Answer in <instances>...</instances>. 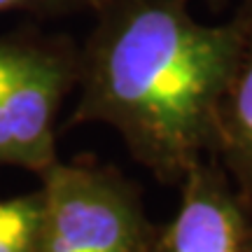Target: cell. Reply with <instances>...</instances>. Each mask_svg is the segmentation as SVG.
<instances>
[{
  "label": "cell",
  "mask_w": 252,
  "mask_h": 252,
  "mask_svg": "<svg viewBox=\"0 0 252 252\" xmlns=\"http://www.w3.org/2000/svg\"><path fill=\"white\" fill-rule=\"evenodd\" d=\"M68 126L108 124L159 182L180 185L210 157L215 112L241 21L201 24L187 0H94Z\"/></svg>",
  "instance_id": "6da1fadb"
},
{
  "label": "cell",
  "mask_w": 252,
  "mask_h": 252,
  "mask_svg": "<svg viewBox=\"0 0 252 252\" xmlns=\"http://www.w3.org/2000/svg\"><path fill=\"white\" fill-rule=\"evenodd\" d=\"M241 45L215 112L210 157L229 180L243 208L252 215V0H241Z\"/></svg>",
  "instance_id": "5b68a950"
},
{
  "label": "cell",
  "mask_w": 252,
  "mask_h": 252,
  "mask_svg": "<svg viewBox=\"0 0 252 252\" xmlns=\"http://www.w3.org/2000/svg\"><path fill=\"white\" fill-rule=\"evenodd\" d=\"M37 178L40 252H150L159 226L145 213L140 187L115 166L54 161Z\"/></svg>",
  "instance_id": "3957f363"
},
{
  "label": "cell",
  "mask_w": 252,
  "mask_h": 252,
  "mask_svg": "<svg viewBox=\"0 0 252 252\" xmlns=\"http://www.w3.org/2000/svg\"><path fill=\"white\" fill-rule=\"evenodd\" d=\"M40 189L0 198V252H40Z\"/></svg>",
  "instance_id": "8992f818"
},
{
  "label": "cell",
  "mask_w": 252,
  "mask_h": 252,
  "mask_svg": "<svg viewBox=\"0 0 252 252\" xmlns=\"http://www.w3.org/2000/svg\"><path fill=\"white\" fill-rule=\"evenodd\" d=\"M243 252H252V236H250V241H248V245H245Z\"/></svg>",
  "instance_id": "9c48e42d"
},
{
  "label": "cell",
  "mask_w": 252,
  "mask_h": 252,
  "mask_svg": "<svg viewBox=\"0 0 252 252\" xmlns=\"http://www.w3.org/2000/svg\"><path fill=\"white\" fill-rule=\"evenodd\" d=\"M80 80V47L68 35H0V166L40 173L59 161L56 122Z\"/></svg>",
  "instance_id": "7a4b0ae2"
},
{
  "label": "cell",
  "mask_w": 252,
  "mask_h": 252,
  "mask_svg": "<svg viewBox=\"0 0 252 252\" xmlns=\"http://www.w3.org/2000/svg\"><path fill=\"white\" fill-rule=\"evenodd\" d=\"M94 0H0V12H28L35 17H61L91 7Z\"/></svg>",
  "instance_id": "52a82bcc"
},
{
  "label": "cell",
  "mask_w": 252,
  "mask_h": 252,
  "mask_svg": "<svg viewBox=\"0 0 252 252\" xmlns=\"http://www.w3.org/2000/svg\"><path fill=\"white\" fill-rule=\"evenodd\" d=\"M206 2L210 5V7H215V9H217V7H224L229 0H206Z\"/></svg>",
  "instance_id": "ba28073f"
},
{
  "label": "cell",
  "mask_w": 252,
  "mask_h": 252,
  "mask_svg": "<svg viewBox=\"0 0 252 252\" xmlns=\"http://www.w3.org/2000/svg\"><path fill=\"white\" fill-rule=\"evenodd\" d=\"M180 208L159 226L150 252H243L252 236L243 208L224 168L210 157L194 163L180 182Z\"/></svg>",
  "instance_id": "277c9868"
}]
</instances>
